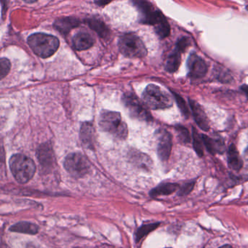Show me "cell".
I'll return each mask as SVG.
<instances>
[{
	"instance_id": "1",
	"label": "cell",
	"mask_w": 248,
	"mask_h": 248,
	"mask_svg": "<svg viewBox=\"0 0 248 248\" xmlns=\"http://www.w3.org/2000/svg\"><path fill=\"white\" fill-rule=\"evenodd\" d=\"M133 4L139 10L140 22L153 25L156 34L160 38L164 39L169 35L170 27L161 11L149 2L135 1Z\"/></svg>"
},
{
	"instance_id": "2",
	"label": "cell",
	"mask_w": 248,
	"mask_h": 248,
	"mask_svg": "<svg viewBox=\"0 0 248 248\" xmlns=\"http://www.w3.org/2000/svg\"><path fill=\"white\" fill-rule=\"evenodd\" d=\"M28 44L39 57L47 59L57 51L60 43L54 36L44 33H36L29 37Z\"/></svg>"
},
{
	"instance_id": "3",
	"label": "cell",
	"mask_w": 248,
	"mask_h": 248,
	"mask_svg": "<svg viewBox=\"0 0 248 248\" xmlns=\"http://www.w3.org/2000/svg\"><path fill=\"white\" fill-rule=\"evenodd\" d=\"M9 165L14 178L21 184L29 182L35 174L36 166L34 161L26 155H14L10 159Z\"/></svg>"
},
{
	"instance_id": "4",
	"label": "cell",
	"mask_w": 248,
	"mask_h": 248,
	"mask_svg": "<svg viewBox=\"0 0 248 248\" xmlns=\"http://www.w3.org/2000/svg\"><path fill=\"white\" fill-rule=\"evenodd\" d=\"M99 124L104 131L116 139H125L128 134L127 124L122 120L120 113L105 111L101 113Z\"/></svg>"
},
{
	"instance_id": "5",
	"label": "cell",
	"mask_w": 248,
	"mask_h": 248,
	"mask_svg": "<svg viewBox=\"0 0 248 248\" xmlns=\"http://www.w3.org/2000/svg\"><path fill=\"white\" fill-rule=\"evenodd\" d=\"M142 96L145 104L152 109H165L172 106V97L155 85H148Z\"/></svg>"
},
{
	"instance_id": "6",
	"label": "cell",
	"mask_w": 248,
	"mask_h": 248,
	"mask_svg": "<svg viewBox=\"0 0 248 248\" xmlns=\"http://www.w3.org/2000/svg\"><path fill=\"white\" fill-rule=\"evenodd\" d=\"M119 48L122 54L126 57L143 58L147 54L146 46L142 40L134 34L123 35L119 41Z\"/></svg>"
},
{
	"instance_id": "7",
	"label": "cell",
	"mask_w": 248,
	"mask_h": 248,
	"mask_svg": "<svg viewBox=\"0 0 248 248\" xmlns=\"http://www.w3.org/2000/svg\"><path fill=\"white\" fill-rule=\"evenodd\" d=\"M64 168L68 172L75 178H83L91 170V164L81 153H72L66 156Z\"/></svg>"
},
{
	"instance_id": "8",
	"label": "cell",
	"mask_w": 248,
	"mask_h": 248,
	"mask_svg": "<svg viewBox=\"0 0 248 248\" xmlns=\"http://www.w3.org/2000/svg\"><path fill=\"white\" fill-rule=\"evenodd\" d=\"M123 101L130 115L142 121L149 122L152 120V115L146 109L139 98L133 94H125Z\"/></svg>"
},
{
	"instance_id": "9",
	"label": "cell",
	"mask_w": 248,
	"mask_h": 248,
	"mask_svg": "<svg viewBox=\"0 0 248 248\" xmlns=\"http://www.w3.org/2000/svg\"><path fill=\"white\" fill-rule=\"evenodd\" d=\"M157 154L159 159L165 162L169 159L172 150V136L166 130H159L157 133Z\"/></svg>"
},
{
	"instance_id": "10",
	"label": "cell",
	"mask_w": 248,
	"mask_h": 248,
	"mask_svg": "<svg viewBox=\"0 0 248 248\" xmlns=\"http://www.w3.org/2000/svg\"><path fill=\"white\" fill-rule=\"evenodd\" d=\"M187 66L188 69V75L193 79L203 78L207 72L205 62L194 53L188 58Z\"/></svg>"
},
{
	"instance_id": "11",
	"label": "cell",
	"mask_w": 248,
	"mask_h": 248,
	"mask_svg": "<svg viewBox=\"0 0 248 248\" xmlns=\"http://www.w3.org/2000/svg\"><path fill=\"white\" fill-rule=\"evenodd\" d=\"M188 102H189L191 112H192L194 120H195L197 125L204 131H208L210 130V122H209L208 117L204 112L202 107L197 101H194L191 98L188 100Z\"/></svg>"
},
{
	"instance_id": "12",
	"label": "cell",
	"mask_w": 248,
	"mask_h": 248,
	"mask_svg": "<svg viewBox=\"0 0 248 248\" xmlns=\"http://www.w3.org/2000/svg\"><path fill=\"white\" fill-rule=\"evenodd\" d=\"M94 44V39L89 33L86 31H79L74 36L72 39V45L77 50H88Z\"/></svg>"
},
{
	"instance_id": "13",
	"label": "cell",
	"mask_w": 248,
	"mask_h": 248,
	"mask_svg": "<svg viewBox=\"0 0 248 248\" xmlns=\"http://www.w3.org/2000/svg\"><path fill=\"white\" fill-rule=\"evenodd\" d=\"M202 137L207 150L212 155L223 154L226 150L224 141L222 139H212L205 135H202Z\"/></svg>"
},
{
	"instance_id": "14",
	"label": "cell",
	"mask_w": 248,
	"mask_h": 248,
	"mask_svg": "<svg viewBox=\"0 0 248 248\" xmlns=\"http://www.w3.org/2000/svg\"><path fill=\"white\" fill-rule=\"evenodd\" d=\"M227 159L228 165L232 170L238 172L242 169L243 166V160L241 158L236 146L233 144L229 146L227 152Z\"/></svg>"
},
{
	"instance_id": "15",
	"label": "cell",
	"mask_w": 248,
	"mask_h": 248,
	"mask_svg": "<svg viewBox=\"0 0 248 248\" xmlns=\"http://www.w3.org/2000/svg\"><path fill=\"white\" fill-rule=\"evenodd\" d=\"M79 25V21L74 18H62L55 22L54 27L63 34H67L72 29Z\"/></svg>"
},
{
	"instance_id": "16",
	"label": "cell",
	"mask_w": 248,
	"mask_h": 248,
	"mask_svg": "<svg viewBox=\"0 0 248 248\" xmlns=\"http://www.w3.org/2000/svg\"><path fill=\"white\" fill-rule=\"evenodd\" d=\"M10 231L18 233H27V234H37L39 232V226L35 223L30 222L21 221L16 223L10 228Z\"/></svg>"
},
{
	"instance_id": "17",
	"label": "cell",
	"mask_w": 248,
	"mask_h": 248,
	"mask_svg": "<svg viewBox=\"0 0 248 248\" xmlns=\"http://www.w3.org/2000/svg\"><path fill=\"white\" fill-rule=\"evenodd\" d=\"M178 188H179V185L174 183L161 184L150 191V196L152 197H156L159 196L170 195L175 192Z\"/></svg>"
},
{
	"instance_id": "18",
	"label": "cell",
	"mask_w": 248,
	"mask_h": 248,
	"mask_svg": "<svg viewBox=\"0 0 248 248\" xmlns=\"http://www.w3.org/2000/svg\"><path fill=\"white\" fill-rule=\"evenodd\" d=\"M81 139L82 143L88 148L93 147L94 139V127L93 124L89 123L82 124L80 130Z\"/></svg>"
},
{
	"instance_id": "19",
	"label": "cell",
	"mask_w": 248,
	"mask_h": 248,
	"mask_svg": "<svg viewBox=\"0 0 248 248\" xmlns=\"http://www.w3.org/2000/svg\"><path fill=\"white\" fill-rule=\"evenodd\" d=\"M38 159L43 167H51L53 163V155L52 149L47 145H43L38 150Z\"/></svg>"
},
{
	"instance_id": "20",
	"label": "cell",
	"mask_w": 248,
	"mask_h": 248,
	"mask_svg": "<svg viewBox=\"0 0 248 248\" xmlns=\"http://www.w3.org/2000/svg\"><path fill=\"white\" fill-rule=\"evenodd\" d=\"M181 52L175 48L173 53L170 55L166 62L165 69L170 73H174L178 70L181 62Z\"/></svg>"
},
{
	"instance_id": "21",
	"label": "cell",
	"mask_w": 248,
	"mask_h": 248,
	"mask_svg": "<svg viewBox=\"0 0 248 248\" xmlns=\"http://www.w3.org/2000/svg\"><path fill=\"white\" fill-rule=\"evenodd\" d=\"M88 23L90 27L93 29L94 31H96L101 37H105L108 36V28L101 20L92 18V19L88 20Z\"/></svg>"
},
{
	"instance_id": "22",
	"label": "cell",
	"mask_w": 248,
	"mask_h": 248,
	"mask_svg": "<svg viewBox=\"0 0 248 248\" xmlns=\"http://www.w3.org/2000/svg\"><path fill=\"white\" fill-rule=\"evenodd\" d=\"M193 146L196 153L200 156H202L204 155V149H203V140L200 133L194 127L192 129Z\"/></svg>"
},
{
	"instance_id": "23",
	"label": "cell",
	"mask_w": 248,
	"mask_h": 248,
	"mask_svg": "<svg viewBox=\"0 0 248 248\" xmlns=\"http://www.w3.org/2000/svg\"><path fill=\"white\" fill-rule=\"evenodd\" d=\"M159 226V223H150V224L143 225L138 230L136 235V242H139L140 239H143L145 236L150 233L152 231Z\"/></svg>"
},
{
	"instance_id": "24",
	"label": "cell",
	"mask_w": 248,
	"mask_h": 248,
	"mask_svg": "<svg viewBox=\"0 0 248 248\" xmlns=\"http://www.w3.org/2000/svg\"><path fill=\"white\" fill-rule=\"evenodd\" d=\"M0 67H1L0 75H1V78L3 79L4 78H5L8 75L10 70H11V62H10L8 59L2 58L1 61H0Z\"/></svg>"
},
{
	"instance_id": "25",
	"label": "cell",
	"mask_w": 248,
	"mask_h": 248,
	"mask_svg": "<svg viewBox=\"0 0 248 248\" xmlns=\"http://www.w3.org/2000/svg\"><path fill=\"white\" fill-rule=\"evenodd\" d=\"M174 96H175L177 104H178V107H179L182 114L186 117H188V115H189V111H188V107L186 104L185 101H184V99L180 95H177L176 93H174Z\"/></svg>"
},
{
	"instance_id": "26",
	"label": "cell",
	"mask_w": 248,
	"mask_h": 248,
	"mask_svg": "<svg viewBox=\"0 0 248 248\" xmlns=\"http://www.w3.org/2000/svg\"><path fill=\"white\" fill-rule=\"evenodd\" d=\"M175 129H176L177 132H178V136H179L181 141L184 143H188L190 141V136L187 129L186 127H183V126L180 125L177 126Z\"/></svg>"
},
{
	"instance_id": "27",
	"label": "cell",
	"mask_w": 248,
	"mask_h": 248,
	"mask_svg": "<svg viewBox=\"0 0 248 248\" xmlns=\"http://www.w3.org/2000/svg\"><path fill=\"white\" fill-rule=\"evenodd\" d=\"M189 38L187 37H183L177 42L176 49L182 53V52L185 51L186 49L189 46Z\"/></svg>"
},
{
	"instance_id": "28",
	"label": "cell",
	"mask_w": 248,
	"mask_h": 248,
	"mask_svg": "<svg viewBox=\"0 0 248 248\" xmlns=\"http://www.w3.org/2000/svg\"><path fill=\"white\" fill-rule=\"evenodd\" d=\"M194 182L186 183V184H184L182 187L180 188L178 194H179L180 196L186 195L188 193L191 192V190L194 188Z\"/></svg>"
},
{
	"instance_id": "29",
	"label": "cell",
	"mask_w": 248,
	"mask_h": 248,
	"mask_svg": "<svg viewBox=\"0 0 248 248\" xmlns=\"http://www.w3.org/2000/svg\"><path fill=\"white\" fill-rule=\"evenodd\" d=\"M244 160H245L247 168L248 169V147L245 149V152H244Z\"/></svg>"
},
{
	"instance_id": "30",
	"label": "cell",
	"mask_w": 248,
	"mask_h": 248,
	"mask_svg": "<svg viewBox=\"0 0 248 248\" xmlns=\"http://www.w3.org/2000/svg\"><path fill=\"white\" fill-rule=\"evenodd\" d=\"M241 89L244 91V93L246 94L247 97L248 98V86H247V85H244V86L241 87Z\"/></svg>"
},
{
	"instance_id": "31",
	"label": "cell",
	"mask_w": 248,
	"mask_h": 248,
	"mask_svg": "<svg viewBox=\"0 0 248 248\" xmlns=\"http://www.w3.org/2000/svg\"><path fill=\"white\" fill-rule=\"evenodd\" d=\"M232 248V247L231 246V245H223V246H221V247H220V248Z\"/></svg>"
},
{
	"instance_id": "32",
	"label": "cell",
	"mask_w": 248,
	"mask_h": 248,
	"mask_svg": "<svg viewBox=\"0 0 248 248\" xmlns=\"http://www.w3.org/2000/svg\"></svg>"
}]
</instances>
